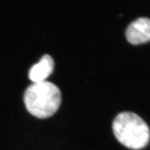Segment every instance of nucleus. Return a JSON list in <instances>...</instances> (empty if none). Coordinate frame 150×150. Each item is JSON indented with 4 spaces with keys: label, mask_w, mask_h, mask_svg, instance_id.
Masks as SVG:
<instances>
[{
    "label": "nucleus",
    "mask_w": 150,
    "mask_h": 150,
    "mask_svg": "<svg viewBox=\"0 0 150 150\" xmlns=\"http://www.w3.org/2000/svg\"><path fill=\"white\" fill-rule=\"evenodd\" d=\"M54 67L53 59L50 55L45 54L40 62L30 69L29 78L33 83L45 81L53 73Z\"/></svg>",
    "instance_id": "20e7f679"
},
{
    "label": "nucleus",
    "mask_w": 150,
    "mask_h": 150,
    "mask_svg": "<svg viewBox=\"0 0 150 150\" xmlns=\"http://www.w3.org/2000/svg\"><path fill=\"white\" fill-rule=\"evenodd\" d=\"M112 129L118 142L129 149H142L149 142L150 129L148 125L134 112H120L112 122Z\"/></svg>",
    "instance_id": "f03ea898"
},
{
    "label": "nucleus",
    "mask_w": 150,
    "mask_h": 150,
    "mask_svg": "<svg viewBox=\"0 0 150 150\" xmlns=\"http://www.w3.org/2000/svg\"><path fill=\"white\" fill-rule=\"evenodd\" d=\"M126 37L134 45L150 41V19L139 18L133 21L126 29Z\"/></svg>",
    "instance_id": "7ed1b4c3"
},
{
    "label": "nucleus",
    "mask_w": 150,
    "mask_h": 150,
    "mask_svg": "<svg viewBox=\"0 0 150 150\" xmlns=\"http://www.w3.org/2000/svg\"><path fill=\"white\" fill-rule=\"evenodd\" d=\"M24 102L31 115L38 118H48L59 108L62 94L58 87L52 83H33L25 91Z\"/></svg>",
    "instance_id": "f257e3e1"
}]
</instances>
